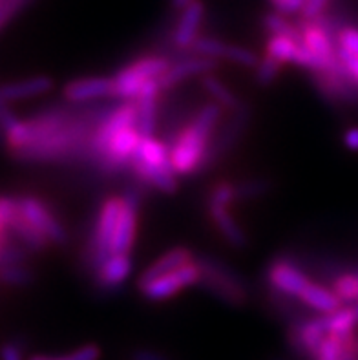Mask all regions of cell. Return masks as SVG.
Masks as SVG:
<instances>
[{
  "mask_svg": "<svg viewBox=\"0 0 358 360\" xmlns=\"http://www.w3.org/2000/svg\"><path fill=\"white\" fill-rule=\"evenodd\" d=\"M139 141L134 101H117L108 106L91 136L90 167L103 176H115L130 169Z\"/></svg>",
  "mask_w": 358,
  "mask_h": 360,
  "instance_id": "1",
  "label": "cell"
},
{
  "mask_svg": "<svg viewBox=\"0 0 358 360\" xmlns=\"http://www.w3.org/2000/svg\"><path fill=\"white\" fill-rule=\"evenodd\" d=\"M225 117V110L209 101L198 108L183 128H179L170 148V163L177 178L201 174L205 158L209 154L212 137Z\"/></svg>",
  "mask_w": 358,
  "mask_h": 360,
  "instance_id": "2",
  "label": "cell"
},
{
  "mask_svg": "<svg viewBox=\"0 0 358 360\" xmlns=\"http://www.w3.org/2000/svg\"><path fill=\"white\" fill-rule=\"evenodd\" d=\"M128 170L141 185L155 188L163 194H174L179 187L177 174L170 163V148L163 139L155 136L141 137Z\"/></svg>",
  "mask_w": 358,
  "mask_h": 360,
  "instance_id": "3",
  "label": "cell"
},
{
  "mask_svg": "<svg viewBox=\"0 0 358 360\" xmlns=\"http://www.w3.org/2000/svg\"><path fill=\"white\" fill-rule=\"evenodd\" d=\"M196 264L200 267L198 285L214 298L231 307H243L249 302V283L227 262L212 255H198Z\"/></svg>",
  "mask_w": 358,
  "mask_h": 360,
  "instance_id": "4",
  "label": "cell"
},
{
  "mask_svg": "<svg viewBox=\"0 0 358 360\" xmlns=\"http://www.w3.org/2000/svg\"><path fill=\"white\" fill-rule=\"evenodd\" d=\"M119 209H121V194H112L105 198L97 209L94 227H91L87 249H84V265L91 273H96L97 267L108 256H112V238H114L115 224H117Z\"/></svg>",
  "mask_w": 358,
  "mask_h": 360,
  "instance_id": "5",
  "label": "cell"
},
{
  "mask_svg": "<svg viewBox=\"0 0 358 360\" xmlns=\"http://www.w3.org/2000/svg\"><path fill=\"white\" fill-rule=\"evenodd\" d=\"M172 60L165 55H145L122 66L114 75V101H136L139 91L152 81H158Z\"/></svg>",
  "mask_w": 358,
  "mask_h": 360,
  "instance_id": "6",
  "label": "cell"
},
{
  "mask_svg": "<svg viewBox=\"0 0 358 360\" xmlns=\"http://www.w3.org/2000/svg\"><path fill=\"white\" fill-rule=\"evenodd\" d=\"M250 119H252V110H250L249 103H245V101L236 110L229 112L227 117H223L222 124H219L212 137L209 154H207L203 167H201V174L209 172L229 152L236 148V145L240 143L243 134L247 132V128H249Z\"/></svg>",
  "mask_w": 358,
  "mask_h": 360,
  "instance_id": "7",
  "label": "cell"
},
{
  "mask_svg": "<svg viewBox=\"0 0 358 360\" xmlns=\"http://www.w3.org/2000/svg\"><path fill=\"white\" fill-rule=\"evenodd\" d=\"M18 207L24 218L33 225L41 234H44L46 240L53 245H64L68 242V233L51 207L35 196H20L18 198Z\"/></svg>",
  "mask_w": 358,
  "mask_h": 360,
  "instance_id": "8",
  "label": "cell"
},
{
  "mask_svg": "<svg viewBox=\"0 0 358 360\" xmlns=\"http://www.w3.org/2000/svg\"><path fill=\"white\" fill-rule=\"evenodd\" d=\"M265 278H267L271 291H274L280 297L290 298V300H298L300 292L313 282L295 260L286 258V256L276 258L269 264L267 271H265Z\"/></svg>",
  "mask_w": 358,
  "mask_h": 360,
  "instance_id": "9",
  "label": "cell"
},
{
  "mask_svg": "<svg viewBox=\"0 0 358 360\" xmlns=\"http://www.w3.org/2000/svg\"><path fill=\"white\" fill-rule=\"evenodd\" d=\"M198 282H200V267H198L194 260L192 264L183 265V267L172 271V273L163 274V276L152 280L146 285L139 288V291L146 300L163 302L176 297L177 292L185 291L186 288L198 285Z\"/></svg>",
  "mask_w": 358,
  "mask_h": 360,
  "instance_id": "10",
  "label": "cell"
},
{
  "mask_svg": "<svg viewBox=\"0 0 358 360\" xmlns=\"http://www.w3.org/2000/svg\"><path fill=\"white\" fill-rule=\"evenodd\" d=\"M137 216H139V194L134 188H128L121 194L117 224L112 238V255H130L136 243Z\"/></svg>",
  "mask_w": 358,
  "mask_h": 360,
  "instance_id": "11",
  "label": "cell"
},
{
  "mask_svg": "<svg viewBox=\"0 0 358 360\" xmlns=\"http://www.w3.org/2000/svg\"><path fill=\"white\" fill-rule=\"evenodd\" d=\"M66 103L75 106H90L99 101L114 99V77L88 75L66 82L63 90Z\"/></svg>",
  "mask_w": 358,
  "mask_h": 360,
  "instance_id": "12",
  "label": "cell"
},
{
  "mask_svg": "<svg viewBox=\"0 0 358 360\" xmlns=\"http://www.w3.org/2000/svg\"><path fill=\"white\" fill-rule=\"evenodd\" d=\"M329 337V322L327 315H318L313 319L298 320L289 333L290 346L295 347L298 355L313 360L314 353L320 344Z\"/></svg>",
  "mask_w": 358,
  "mask_h": 360,
  "instance_id": "13",
  "label": "cell"
},
{
  "mask_svg": "<svg viewBox=\"0 0 358 360\" xmlns=\"http://www.w3.org/2000/svg\"><path fill=\"white\" fill-rule=\"evenodd\" d=\"M216 68H218V60L207 59L201 55L186 53L181 59L170 63L167 72L159 77V86L163 91H168L179 86L181 82L188 81V79L203 77L207 73H212Z\"/></svg>",
  "mask_w": 358,
  "mask_h": 360,
  "instance_id": "14",
  "label": "cell"
},
{
  "mask_svg": "<svg viewBox=\"0 0 358 360\" xmlns=\"http://www.w3.org/2000/svg\"><path fill=\"white\" fill-rule=\"evenodd\" d=\"M205 20V6L203 2L196 0L188 8L179 11L177 22L172 30V46L176 51L183 55L191 53L192 46L201 37V26Z\"/></svg>",
  "mask_w": 358,
  "mask_h": 360,
  "instance_id": "15",
  "label": "cell"
},
{
  "mask_svg": "<svg viewBox=\"0 0 358 360\" xmlns=\"http://www.w3.org/2000/svg\"><path fill=\"white\" fill-rule=\"evenodd\" d=\"M161 94H163V90L159 86L158 79V81L148 82L134 101V105H136V128L141 137L154 136L155 124H158V103Z\"/></svg>",
  "mask_w": 358,
  "mask_h": 360,
  "instance_id": "16",
  "label": "cell"
},
{
  "mask_svg": "<svg viewBox=\"0 0 358 360\" xmlns=\"http://www.w3.org/2000/svg\"><path fill=\"white\" fill-rule=\"evenodd\" d=\"M134 273V262L130 255H112L94 273L96 285L103 291H115L130 280Z\"/></svg>",
  "mask_w": 358,
  "mask_h": 360,
  "instance_id": "17",
  "label": "cell"
},
{
  "mask_svg": "<svg viewBox=\"0 0 358 360\" xmlns=\"http://www.w3.org/2000/svg\"><path fill=\"white\" fill-rule=\"evenodd\" d=\"M53 88V81L46 75H35L15 82L0 84V105H13L18 101L35 99L46 96Z\"/></svg>",
  "mask_w": 358,
  "mask_h": 360,
  "instance_id": "18",
  "label": "cell"
},
{
  "mask_svg": "<svg viewBox=\"0 0 358 360\" xmlns=\"http://www.w3.org/2000/svg\"><path fill=\"white\" fill-rule=\"evenodd\" d=\"M196 260V255L188 249V247H174L170 251H167L165 255H161L154 264H150L143 273L139 274L137 278V289L146 285L152 280L163 276V274L172 273V271L179 269L183 265L192 264Z\"/></svg>",
  "mask_w": 358,
  "mask_h": 360,
  "instance_id": "19",
  "label": "cell"
},
{
  "mask_svg": "<svg viewBox=\"0 0 358 360\" xmlns=\"http://www.w3.org/2000/svg\"><path fill=\"white\" fill-rule=\"evenodd\" d=\"M207 210H209L210 221L214 224V227L218 229V233L222 234V238L229 245L234 247V249H245L249 245V238L241 229V225L238 224V219L232 216L231 207L207 203Z\"/></svg>",
  "mask_w": 358,
  "mask_h": 360,
  "instance_id": "20",
  "label": "cell"
},
{
  "mask_svg": "<svg viewBox=\"0 0 358 360\" xmlns=\"http://www.w3.org/2000/svg\"><path fill=\"white\" fill-rule=\"evenodd\" d=\"M336 53L345 77L358 88V27L342 26L336 30Z\"/></svg>",
  "mask_w": 358,
  "mask_h": 360,
  "instance_id": "21",
  "label": "cell"
},
{
  "mask_svg": "<svg viewBox=\"0 0 358 360\" xmlns=\"http://www.w3.org/2000/svg\"><path fill=\"white\" fill-rule=\"evenodd\" d=\"M298 300L309 309L317 311L318 315H331L340 307H344L342 300L336 297L331 288H327L320 282H314V280L300 292Z\"/></svg>",
  "mask_w": 358,
  "mask_h": 360,
  "instance_id": "22",
  "label": "cell"
},
{
  "mask_svg": "<svg viewBox=\"0 0 358 360\" xmlns=\"http://www.w3.org/2000/svg\"><path fill=\"white\" fill-rule=\"evenodd\" d=\"M8 231L11 234L13 240H17L23 247H26L30 252H42L50 247V242L46 240L44 234H41L33 227L30 221L23 216L20 212V207H18V212L9 219Z\"/></svg>",
  "mask_w": 358,
  "mask_h": 360,
  "instance_id": "23",
  "label": "cell"
},
{
  "mask_svg": "<svg viewBox=\"0 0 358 360\" xmlns=\"http://www.w3.org/2000/svg\"><path fill=\"white\" fill-rule=\"evenodd\" d=\"M201 86L207 91V96L210 97L212 103L219 105L223 110H227V112L236 110L238 106L243 103V101H241L240 97L222 81V79L212 75V73H207V75L201 77Z\"/></svg>",
  "mask_w": 358,
  "mask_h": 360,
  "instance_id": "24",
  "label": "cell"
},
{
  "mask_svg": "<svg viewBox=\"0 0 358 360\" xmlns=\"http://www.w3.org/2000/svg\"><path fill=\"white\" fill-rule=\"evenodd\" d=\"M327 322H329V335H351L357 331L358 326V319L351 306H344L327 315Z\"/></svg>",
  "mask_w": 358,
  "mask_h": 360,
  "instance_id": "25",
  "label": "cell"
},
{
  "mask_svg": "<svg viewBox=\"0 0 358 360\" xmlns=\"http://www.w3.org/2000/svg\"><path fill=\"white\" fill-rule=\"evenodd\" d=\"M331 289L344 306H351L358 302V273H342L335 276Z\"/></svg>",
  "mask_w": 358,
  "mask_h": 360,
  "instance_id": "26",
  "label": "cell"
},
{
  "mask_svg": "<svg viewBox=\"0 0 358 360\" xmlns=\"http://www.w3.org/2000/svg\"><path fill=\"white\" fill-rule=\"evenodd\" d=\"M0 282L11 288H26L33 282V273L26 264L0 265Z\"/></svg>",
  "mask_w": 358,
  "mask_h": 360,
  "instance_id": "27",
  "label": "cell"
},
{
  "mask_svg": "<svg viewBox=\"0 0 358 360\" xmlns=\"http://www.w3.org/2000/svg\"><path fill=\"white\" fill-rule=\"evenodd\" d=\"M263 30L271 35H290V37H300V30L296 24L289 22L287 15L280 13V11H269L262 20Z\"/></svg>",
  "mask_w": 358,
  "mask_h": 360,
  "instance_id": "28",
  "label": "cell"
},
{
  "mask_svg": "<svg viewBox=\"0 0 358 360\" xmlns=\"http://www.w3.org/2000/svg\"><path fill=\"white\" fill-rule=\"evenodd\" d=\"M281 70H283V64L280 60L272 59L271 55L265 53L258 60L256 68H254V79H256L260 86H269V84H272L280 77Z\"/></svg>",
  "mask_w": 358,
  "mask_h": 360,
  "instance_id": "29",
  "label": "cell"
},
{
  "mask_svg": "<svg viewBox=\"0 0 358 360\" xmlns=\"http://www.w3.org/2000/svg\"><path fill=\"white\" fill-rule=\"evenodd\" d=\"M236 198L238 201H252L263 198L271 191V183L262 178H250L243 181H236Z\"/></svg>",
  "mask_w": 358,
  "mask_h": 360,
  "instance_id": "30",
  "label": "cell"
},
{
  "mask_svg": "<svg viewBox=\"0 0 358 360\" xmlns=\"http://www.w3.org/2000/svg\"><path fill=\"white\" fill-rule=\"evenodd\" d=\"M27 360H101V347L97 344H84V346L59 356H48V355H35L30 356Z\"/></svg>",
  "mask_w": 358,
  "mask_h": 360,
  "instance_id": "31",
  "label": "cell"
},
{
  "mask_svg": "<svg viewBox=\"0 0 358 360\" xmlns=\"http://www.w3.org/2000/svg\"><path fill=\"white\" fill-rule=\"evenodd\" d=\"M238 201L236 198V185L232 181H219L216 183L209 192V200L207 203L212 205H225L232 207V203Z\"/></svg>",
  "mask_w": 358,
  "mask_h": 360,
  "instance_id": "32",
  "label": "cell"
},
{
  "mask_svg": "<svg viewBox=\"0 0 358 360\" xmlns=\"http://www.w3.org/2000/svg\"><path fill=\"white\" fill-rule=\"evenodd\" d=\"M329 2H331V0H307L300 15H302L304 20H313V18L322 17Z\"/></svg>",
  "mask_w": 358,
  "mask_h": 360,
  "instance_id": "33",
  "label": "cell"
},
{
  "mask_svg": "<svg viewBox=\"0 0 358 360\" xmlns=\"http://www.w3.org/2000/svg\"><path fill=\"white\" fill-rule=\"evenodd\" d=\"M272 4V8L280 11L283 15H295V13H302V9H304L305 2L307 0H269Z\"/></svg>",
  "mask_w": 358,
  "mask_h": 360,
  "instance_id": "34",
  "label": "cell"
},
{
  "mask_svg": "<svg viewBox=\"0 0 358 360\" xmlns=\"http://www.w3.org/2000/svg\"><path fill=\"white\" fill-rule=\"evenodd\" d=\"M0 360H26L23 347L17 342H4L0 346Z\"/></svg>",
  "mask_w": 358,
  "mask_h": 360,
  "instance_id": "35",
  "label": "cell"
},
{
  "mask_svg": "<svg viewBox=\"0 0 358 360\" xmlns=\"http://www.w3.org/2000/svg\"><path fill=\"white\" fill-rule=\"evenodd\" d=\"M344 146L351 152H358V127H350L344 132Z\"/></svg>",
  "mask_w": 358,
  "mask_h": 360,
  "instance_id": "36",
  "label": "cell"
},
{
  "mask_svg": "<svg viewBox=\"0 0 358 360\" xmlns=\"http://www.w3.org/2000/svg\"><path fill=\"white\" fill-rule=\"evenodd\" d=\"M132 360H170L163 353L154 352V349H137L132 355Z\"/></svg>",
  "mask_w": 358,
  "mask_h": 360,
  "instance_id": "37",
  "label": "cell"
},
{
  "mask_svg": "<svg viewBox=\"0 0 358 360\" xmlns=\"http://www.w3.org/2000/svg\"><path fill=\"white\" fill-rule=\"evenodd\" d=\"M192 2H196V0H170V8L176 9L177 13H179V11H183L185 8H188Z\"/></svg>",
  "mask_w": 358,
  "mask_h": 360,
  "instance_id": "38",
  "label": "cell"
},
{
  "mask_svg": "<svg viewBox=\"0 0 358 360\" xmlns=\"http://www.w3.org/2000/svg\"><path fill=\"white\" fill-rule=\"evenodd\" d=\"M351 307H353L354 315H357V319H358V302H354V304H351Z\"/></svg>",
  "mask_w": 358,
  "mask_h": 360,
  "instance_id": "39",
  "label": "cell"
},
{
  "mask_svg": "<svg viewBox=\"0 0 358 360\" xmlns=\"http://www.w3.org/2000/svg\"><path fill=\"white\" fill-rule=\"evenodd\" d=\"M0 141H2V143L6 141V134H4V130H2V128H0Z\"/></svg>",
  "mask_w": 358,
  "mask_h": 360,
  "instance_id": "40",
  "label": "cell"
},
{
  "mask_svg": "<svg viewBox=\"0 0 358 360\" xmlns=\"http://www.w3.org/2000/svg\"><path fill=\"white\" fill-rule=\"evenodd\" d=\"M6 243H8V242H6ZM2 249H4V243L0 242V255H2Z\"/></svg>",
  "mask_w": 358,
  "mask_h": 360,
  "instance_id": "41",
  "label": "cell"
}]
</instances>
